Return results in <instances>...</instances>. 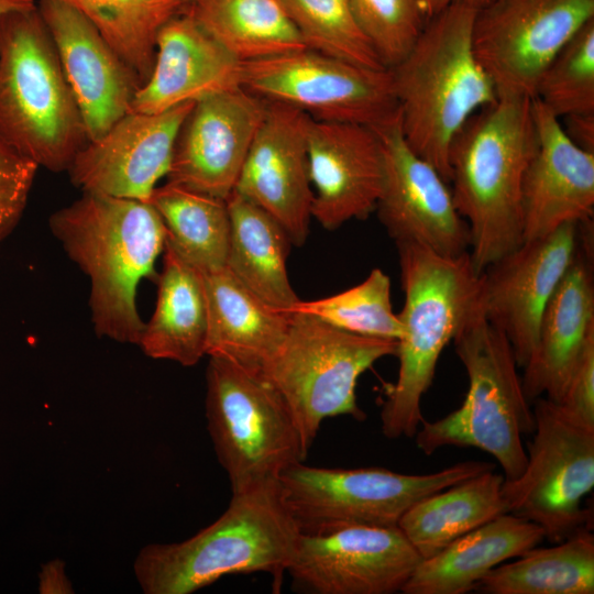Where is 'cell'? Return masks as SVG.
I'll return each instance as SVG.
<instances>
[{
  "mask_svg": "<svg viewBox=\"0 0 594 594\" xmlns=\"http://www.w3.org/2000/svg\"><path fill=\"white\" fill-rule=\"evenodd\" d=\"M579 223H566L546 237L522 242L480 275L479 308L512 345L519 367L537 340L542 312L571 264Z\"/></svg>",
  "mask_w": 594,
  "mask_h": 594,
  "instance_id": "cell-16",
  "label": "cell"
},
{
  "mask_svg": "<svg viewBox=\"0 0 594 594\" xmlns=\"http://www.w3.org/2000/svg\"><path fill=\"white\" fill-rule=\"evenodd\" d=\"M202 279L206 355L262 371L287 333L289 315L257 297L227 267L202 273Z\"/></svg>",
  "mask_w": 594,
  "mask_h": 594,
  "instance_id": "cell-25",
  "label": "cell"
},
{
  "mask_svg": "<svg viewBox=\"0 0 594 594\" xmlns=\"http://www.w3.org/2000/svg\"><path fill=\"white\" fill-rule=\"evenodd\" d=\"M0 138L54 173L89 142L37 4L0 14Z\"/></svg>",
  "mask_w": 594,
  "mask_h": 594,
  "instance_id": "cell-6",
  "label": "cell"
},
{
  "mask_svg": "<svg viewBox=\"0 0 594 594\" xmlns=\"http://www.w3.org/2000/svg\"><path fill=\"white\" fill-rule=\"evenodd\" d=\"M194 102L157 113L129 111L78 152L67 170L72 183L82 191L148 201L169 170L178 130Z\"/></svg>",
  "mask_w": 594,
  "mask_h": 594,
  "instance_id": "cell-19",
  "label": "cell"
},
{
  "mask_svg": "<svg viewBox=\"0 0 594 594\" xmlns=\"http://www.w3.org/2000/svg\"><path fill=\"white\" fill-rule=\"evenodd\" d=\"M558 544L532 547L474 586L485 594H593L594 536L581 527Z\"/></svg>",
  "mask_w": 594,
  "mask_h": 594,
  "instance_id": "cell-30",
  "label": "cell"
},
{
  "mask_svg": "<svg viewBox=\"0 0 594 594\" xmlns=\"http://www.w3.org/2000/svg\"><path fill=\"white\" fill-rule=\"evenodd\" d=\"M375 130L384 153V184L375 210L396 245L416 244L444 256L470 252V229L449 183L408 145L399 116Z\"/></svg>",
  "mask_w": 594,
  "mask_h": 594,
  "instance_id": "cell-15",
  "label": "cell"
},
{
  "mask_svg": "<svg viewBox=\"0 0 594 594\" xmlns=\"http://www.w3.org/2000/svg\"><path fill=\"white\" fill-rule=\"evenodd\" d=\"M166 228V244L206 273L226 267L230 238L227 200L180 185L156 187L148 200Z\"/></svg>",
  "mask_w": 594,
  "mask_h": 594,
  "instance_id": "cell-32",
  "label": "cell"
},
{
  "mask_svg": "<svg viewBox=\"0 0 594 594\" xmlns=\"http://www.w3.org/2000/svg\"><path fill=\"white\" fill-rule=\"evenodd\" d=\"M38 166L0 138V241L9 235L25 209Z\"/></svg>",
  "mask_w": 594,
  "mask_h": 594,
  "instance_id": "cell-38",
  "label": "cell"
},
{
  "mask_svg": "<svg viewBox=\"0 0 594 594\" xmlns=\"http://www.w3.org/2000/svg\"><path fill=\"white\" fill-rule=\"evenodd\" d=\"M227 270L270 306L286 312L299 298L286 261L293 245L285 229L266 211L232 191Z\"/></svg>",
  "mask_w": 594,
  "mask_h": 594,
  "instance_id": "cell-28",
  "label": "cell"
},
{
  "mask_svg": "<svg viewBox=\"0 0 594 594\" xmlns=\"http://www.w3.org/2000/svg\"><path fill=\"white\" fill-rule=\"evenodd\" d=\"M452 341L469 377L468 393L447 416L421 421L416 446L427 455L447 446L480 449L497 460L505 480H515L527 462L522 436L534 432L535 419L512 345L480 309Z\"/></svg>",
  "mask_w": 594,
  "mask_h": 594,
  "instance_id": "cell-7",
  "label": "cell"
},
{
  "mask_svg": "<svg viewBox=\"0 0 594 594\" xmlns=\"http://www.w3.org/2000/svg\"><path fill=\"white\" fill-rule=\"evenodd\" d=\"M477 9L471 0L451 2L427 21L408 54L389 68L406 142L449 184L454 136L498 98L473 50Z\"/></svg>",
  "mask_w": 594,
  "mask_h": 594,
  "instance_id": "cell-3",
  "label": "cell"
},
{
  "mask_svg": "<svg viewBox=\"0 0 594 594\" xmlns=\"http://www.w3.org/2000/svg\"><path fill=\"white\" fill-rule=\"evenodd\" d=\"M286 314L315 317L340 330L371 338L396 340L402 324L393 311L391 279L381 268H374L359 285L339 294L298 300Z\"/></svg>",
  "mask_w": 594,
  "mask_h": 594,
  "instance_id": "cell-34",
  "label": "cell"
},
{
  "mask_svg": "<svg viewBox=\"0 0 594 594\" xmlns=\"http://www.w3.org/2000/svg\"><path fill=\"white\" fill-rule=\"evenodd\" d=\"M593 220L579 223L575 255L540 319L521 384L529 402L560 403L586 345L594 339Z\"/></svg>",
  "mask_w": 594,
  "mask_h": 594,
  "instance_id": "cell-22",
  "label": "cell"
},
{
  "mask_svg": "<svg viewBox=\"0 0 594 594\" xmlns=\"http://www.w3.org/2000/svg\"><path fill=\"white\" fill-rule=\"evenodd\" d=\"M532 111L537 148L521 188L524 242L593 220L594 213V153L573 143L560 119L536 98Z\"/></svg>",
  "mask_w": 594,
  "mask_h": 594,
  "instance_id": "cell-23",
  "label": "cell"
},
{
  "mask_svg": "<svg viewBox=\"0 0 594 594\" xmlns=\"http://www.w3.org/2000/svg\"><path fill=\"white\" fill-rule=\"evenodd\" d=\"M421 560L398 526L352 525L299 534L286 573L304 593L392 594Z\"/></svg>",
  "mask_w": 594,
  "mask_h": 594,
  "instance_id": "cell-14",
  "label": "cell"
},
{
  "mask_svg": "<svg viewBox=\"0 0 594 594\" xmlns=\"http://www.w3.org/2000/svg\"><path fill=\"white\" fill-rule=\"evenodd\" d=\"M287 333L262 373L285 400L309 451L322 421L365 417L358 406L359 377L382 358L396 355V340L353 334L315 317L288 314Z\"/></svg>",
  "mask_w": 594,
  "mask_h": 594,
  "instance_id": "cell-9",
  "label": "cell"
},
{
  "mask_svg": "<svg viewBox=\"0 0 594 594\" xmlns=\"http://www.w3.org/2000/svg\"><path fill=\"white\" fill-rule=\"evenodd\" d=\"M477 8L486 4L490 0H471Z\"/></svg>",
  "mask_w": 594,
  "mask_h": 594,
  "instance_id": "cell-43",
  "label": "cell"
},
{
  "mask_svg": "<svg viewBox=\"0 0 594 594\" xmlns=\"http://www.w3.org/2000/svg\"><path fill=\"white\" fill-rule=\"evenodd\" d=\"M36 7L34 0H0V14L11 10L31 9Z\"/></svg>",
  "mask_w": 594,
  "mask_h": 594,
  "instance_id": "cell-41",
  "label": "cell"
},
{
  "mask_svg": "<svg viewBox=\"0 0 594 594\" xmlns=\"http://www.w3.org/2000/svg\"><path fill=\"white\" fill-rule=\"evenodd\" d=\"M307 48L360 66L387 69L360 29L350 0H278Z\"/></svg>",
  "mask_w": 594,
  "mask_h": 594,
  "instance_id": "cell-35",
  "label": "cell"
},
{
  "mask_svg": "<svg viewBox=\"0 0 594 594\" xmlns=\"http://www.w3.org/2000/svg\"><path fill=\"white\" fill-rule=\"evenodd\" d=\"M242 88L310 118L381 128L399 116L389 69L302 48L242 65Z\"/></svg>",
  "mask_w": 594,
  "mask_h": 594,
  "instance_id": "cell-12",
  "label": "cell"
},
{
  "mask_svg": "<svg viewBox=\"0 0 594 594\" xmlns=\"http://www.w3.org/2000/svg\"><path fill=\"white\" fill-rule=\"evenodd\" d=\"M206 419L232 494L276 482L307 457L296 422L262 371L209 358Z\"/></svg>",
  "mask_w": 594,
  "mask_h": 594,
  "instance_id": "cell-8",
  "label": "cell"
},
{
  "mask_svg": "<svg viewBox=\"0 0 594 594\" xmlns=\"http://www.w3.org/2000/svg\"><path fill=\"white\" fill-rule=\"evenodd\" d=\"M298 538L276 481L232 494L217 520L184 541L144 546L134 574L145 594H191L250 573H267L280 588Z\"/></svg>",
  "mask_w": 594,
  "mask_h": 594,
  "instance_id": "cell-4",
  "label": "cell"
},
{
  "mask_svg": "<svg viewBox=\"0 0 594 594\" xmlns=\"http://www.w3.org/2000/svg\"><path fill=\"white\" fill-rule=\"evenodd\" d=\"M532 98L560 120L594 113V19L584 24L550 62Z\"/></svg>",
  "mask_w": 594,
  "mask_h": 594,
  "instance_id": "cell-36",
  "label": "cell"
},
{
  "mask_svg": "<svg viewBox=\"0 0 594 594\" xmlns=\"http://www.w3.org/2000/svg\"><path fill=\"white\" fill-rule=\"evenodd\" d=\"M564 120L562 127L572 142L594 153V113L569 116Z\"/></svg>",
  "mask_w": 594,
  "mask_h": 594,
  "instance_id": "cell-40",
  "label": "cell"
},
{
  "mask_svg": "<svg viewBox=\"0 0 594 594\" xmlns=\"http://www.w3.org/2000/svg\"><path fill=\"white\" fill-rule=\"evenodd\" d=\"M309 120L296 107L267 101L233 190L272 216L297 246L309 234L314 199L307 146Z\"/></svg>",
  "mask_w": 594,
  "mask_h": 594,
  "instance_id": "cell-18",
  "label": "cell"
},
{
  "mask_svg": "<svg viewBox=\"0 0 594 594\" xmlns=\"http://www.w3.org/2000/svg\"><path fill=\"white\" fill-rule=\"evenodd\" d=\"M557 404L575 421L594 428V339L586 345Z\"/></svg>",
  "mask_w": 594,
  "mask_h": 594,
  "instance_id": "cell-39",
  "label": "cell"
},
{
  "mask_svg": "<svg viewBox=\"0 0 594 594\" xmlns=\"http://www.w3.org/2000/svg\"><path fill=\"white\" fill-rule=\"evenodd\" d=\"M242 65L190 14H179L160 30L153 70L130 111L157 113L242 87Z\"/></svg>",
  "mask_w": 594,
  "mask_h": 594,
  "instance_id": "cell-24",
  "label": "cell"
},
{
  "mask_svg": "<svg viewBox=\"0 0 594 594\" xmlns=\"http://www.w3.org/2000/svg\"><path fill=\"white\" fill-rule=\"evenodd\" d=\"M428 18L436 15L454 0H419Z\"/></svg>",
  "mask_w": 594,
  "mask_h": 594,
  "instance_id": "cell-42",
  "label": "cell"
},
{
  "mask_svg": "<svg viewBox=\"0 0 594 594\" xmlns=\"http://www.w3.org/2000/svg\"><path fill=\"white\" fill-rule=\"evenodd\" d=\"M155 310L145 323L140 348L156 360L193 366L206 355L207 302L202 273L164 248Z\"/></svg>",
  "mask_w": 594,
  "mask_h": 594,
  "instance_id": "cell-27",
  "label": "cell"
},
{
  "mask_svg": "<svg viewBox=\"0 0 594 594\" xmlns=\"http://www.w3.org/2000/svg\"><path fill=\"white\" fill-rule=\"evenodd\" d=\"M187 13L242 63L307 48L278 0H191Z\"/></svg>",
  "mask_w": 594,
  "mask_h": 594,
  "instance_id": "cell-31",
  "label": "cell"
},
{
  "mask_svg": "<svg viewBox=\"0 0 594 594\" xmlns=\"http://www.w3.org/2000/svg\"><path fill=\"white\" fill-rule=\"evenodd\" d=\"M504 475L494 470L471 476L411 505L397 526L421 559L507 513L502 495Z\"/></svg>",
  "mask_w": 594,
  "mask_h": 594,
  "instance_id": "cell-29",
  "label": "cell"
},
{
  "mask_svg": "<svg viewBox=\"0 0 594 594\" xmlns=\"http://www.w3.org/2000/svg\"><path fill=\"white\" fill-rule=\"evenodd\" d=\"M534 402L526 466L517 479L504 480L502 495L507 513L538 524L557 543L590 522L582 502L594 487V428L548 398Z\"/></svg>",
  "mask_w": 594,
  "mask_h": 594,
  "instance_id": "cell-11",
  "label": "cell"
},
{
  "mask_svg": "<svg viewBox=\"0 0 594 594\" xmlns=\"http://www.w3.org/2000/svg\"><path fill=\"white\" fill-rule=\"evenodd\" d=\"M307 146L314 191L311 217L327 230L367 218L384 184V153L377 131L310 118Z\"/></svg>",
  "mask_w": 594,
  "mask_h": 594,
  "instance_id": "cell-20",
  "label": "cell"
},
{
  "mask_svg": "<svg viewBox=\"0 0 594 594\" xmlns=\"http://www.w3.org/2000/svg\"><path fill=\"white\" fill-rule=\"evenodd\" d=\"M396 246L405 302L398 314V376L381 411L382 432L389 439L416 435L424 420L421 399L443 349L480 309V275L469 252L444 256L416 244Z\"/></svg>",
  "mask_w": 594,
  "mask_h": 594,
  "instance_id": "cell-5",
  "label": "cell"
},
{
  "mask_svg": "<svg viewBox=\"0 0 594 594\" xmlns=\"http://www.w3.org/2000/svg\"><path fill=\"white\" fill-rule=\"evenodd\" d=\"M592 19L594 0H490L474 19V54L498 97L532 98L547 66Z\"/></svg>",
  "mask_w": 594,
  "mask_h": 594,
  "instance_id": "cell-13",
  "label": "cell"
},
{
  "mask_svg": "<svg viewBox=\"0 0 594 594\" xmlns=\"http://www.w3.org/2000/svg\"><path fill=\"white\" fill-rule=\"evenodd\" d=\"M48 223L90 279L96 333L139 345L145 323L136 308L138 286L142 278L157 280L155 262L166 242L157 210L148 201L84 191Z\"/></svg>",
  "mask_w": 594,
  "mask_h": 594,
  "instance_id": "cell-1",
  "label": "cell"
},
{
  "mask_svg": "<svg viewBox=\"0 0 594 594\" xmlns=\"http://www.w3.org/2000/svg\"><path fill=\"white\" fill-rule=\"evenodd\" d=\"M41 13L79 106L88 141L100 139L130 111L141 87L136 73L78 11L40 0Z\"/></svg>",
  "mask_w": 594,
  "mask_h": 594,
  "instance_id": "cell-21",
  "label": "cell"
},
{
  "mask_svg": "<svg viewBox=\"0 0 594 594\" xmlns=\"http://www.w3.org/2000/svg\"><path fill=\"white\" fill-rule=\"evenodd\" d=\"M89 20L136 73L143 85L153 70L160 30L187 12L191 0H58ZM141 85V86H142Z\"/></svg>",
  "mask_w": 594,
  "mask_h": 594,
  "instance_id": "cell-33",
  "label": "cell"
},
{
  "mask_svg": "<svg viewBox=\"0 0 594 594\" xmlns=\"http://www.w3.org/2000/svg\"><path fill=\"white\" fill-rule=\"evenodd\" d=\"M536 148L532 98L519 96L479 110L451 143V190L477 275L524 242L521 188Z\"/></svg>",
  "mask_w": 594,
  "mask_h": 594,
  "instance_id": "cell-2",
  "label": "cell"
},
{
  "mask_svg": "<svg viewBox=\"0 0 594 594\" xmlns=\"http://www.w3.org/2000/svg\"><path fill=\"white\" fill-rule=\"evenodd\" d=\"M544 539L536 522L502 514L422 559L402 588L405 594H464L490 571Z\"/></svg>",
  "mask_w": 594,
  "mask_h": 594,
  "instance_id": "cell-26",
  "label": "cell"
},
{
  "mask_svg": "<svg viewBox=\"0 0 594 594\" xmlns=\"http://www.w3.org/2000/svg\"><path fill=\"white\" fill-rule=\"evenodd\" d=\"M266 106L242 87L195 101L178 130L167 183L227 199Z\"/></svg>",
  "mask_w": 594,
  "mask_h": 594,
  "instance_id": "cell-17",
  "label": "cell"
},
{
  "mask_svg": "<svg viewBox=\"0 0 594 594\" xmlns=\"http://www.w3.org/2000/svg\"><path fill=\"white\" fill-rule=\"evenodd\" d=\"M354 18L389 69L411 50L429 20L419 0H350Z\"/></svg>",
  "mask_w": 594,
  "mask_h": 594,
  "instance_id": "cell-37",
  "label": "cell"
},
{
  "mask_svg": "<svg viewBox=\"0 0 594 594\" xmlns=\"http://www.w3.org/2000/svg\"><path fill=\"white\" fill-rule=\"evenodd\" d=\"M464 461L428 474L385 468L329 469L297 462L277 477L280 499L300 535H322L345 526H397L419 499L494 470Z\"/></svg>",
  "mask_w": 594,
  "mask_h": 594,
  "instance_id": "cell-10",
  "label": "cell"
}]
</instances>
